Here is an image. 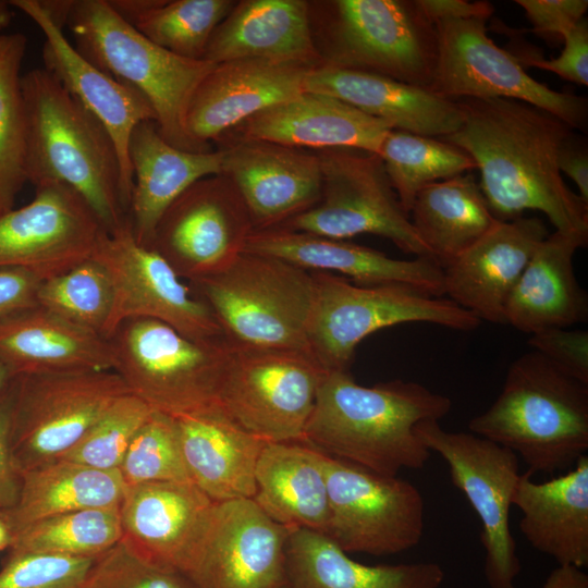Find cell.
Listing matches in <instances>:
<instances>
[{
	"label": "cell",
	"instance_id": "obj_22",
	"mask_svg": "<svg viewBox=\"0 0 588 588\" xmlns=\"http://www.w3.org/2000/svg\"><path fill=\"white\" fill-rule=\"evenodd\" d=\"M315 66L259 59L216 64L195 89L186 111L189 138L203 151L254 114L305 91Z\"/></svg>",
	"mask_w": 588,
	"mask_h": 588
},
{
	"label": "cell",
	"instance_id": "obj_41",
	"mask_svg": "<svg viewBox=\"0 0 588 588\" xmlns=\"http://www.w3.org/2000/svg\"><path fill=\"white\" fill-rule=\"evenodd\" d=\"M234 4L232 0H150L128 24L174 54L204 60L215 29Z\"/></svg>",
	"mask_w": 588,
	"mask_h": 588
},
{
	"label": "cell",
	"instance_id": "obj_47",
	"mask_svg": "<svg viewBox=\"0 0 588 588\" xmlns=\"http://www.w3.org/2000/svg\"><path fill=\"white\" fill-rule=\"evenodd\" d=\"M534 351L542 354L568 376L588 384V332L551 328L531 334Z\"/></svg>",
	"mask_w": 588,
	"mask_h": 588
},
{
	"label": "cell",
	"instance_id": "obj_10",
	"mask_svg": "<svg viewBox=\"0 0 588 588\" xmlns=\"http://www.w3.org/2000/svg\"><path fill=\"white\" fill-rule=\"evenodd\" d=\"M326 371L308 351L231 344L218 405L265 442H303Z\"/></svg>",
	"mask_w": 588,
	"mask_h": 588
},
{
	"label": "cell",
	"instance_id": "obj_21",
	"mask_svg": "<svg viewBox=\"0 0 588 588\" xmlns=\"http://www.w3.org/2000/svg\"><path fill=\"white\" fill-rule=\"evenodd\" d=\"M222 149V174L241 194L255 231L279 228L320 200L322 171L317 152L243 138Z\"/></svg>",
	"mask_w": 588,
	"mask_h": 588
},
{
	"label": "cell",
	"instance_id": "obj_40",
	"mask_svg": "<svg viewBox=\"0 0 588 588\" xmlns=\"http://www.w3.org/2000/svg\"><path fill=\"white\" fill-rule=\"evenodd\" d=\"M122 539L120 506L85 509L37 520L11 537L10 550L97 558Z\"/></svg>",
	"mask_w": 588,
	"mask_h": 588
},
{
	"label": "cell",
	"instance_id": "obj_8",
	"mask_svg": "<svg viewBox=\"0 0 588 588\" xmlns=\"http://www.w3.org/2000/svg\"><path fill=\"white\" fill-rule=\"evenodd\" d=\"M315 302L309 352L327 370L348 371L358 344L371 333L406 322L470 331L480 324L449 298L397 284L366 286L331 272L311 271Z\"/></svg>",
	"mask_w": 588,
	"mask_h": 588
},
{
	"label": "cell",
	"instance_id": "obj_33",
	"mask_svg": "<svg viewBox=\"0 0 588 588\" xmlns=\"http://www.w3.org/2000/svg\"><path fill=\"white\" fill-rule=\"evenodd\" d=\"M513 505L522 513L519 530L537 551L559 566L588 565V455L568 473L536 482L520 475Z\"/></svg>",
	"mask_w": 588,
	"mask_h": 588
},
{
	"label": "cell",
	"instance_id": "obj_4",
	"mask_svg": "<svg viewBox=\"0 0 588 588\" xmlns=\"http://www.w3.org/2000/svg\"><path fill=\"white\" fill-rule=\"evenodd\" d=\"M468 429L515 453L530 475L567 469L588 451V384L542 354L525 353L511 364L495 401L469 420Z\"/></svg>",
	"mask_w": 588,
	"mask_h": 588
},
{
	"label": "cell",
	"instance_id": "obj_45",
	"mask_svg": "<svg viewBox=\"0 0 588 588\" xmlns=\"http://www.w3.org/2000/svg\"><path fill=\"white\" fill-rule=\"evenodd\" d=\"M78 588H195L181 573L147 561L124 540L97 556Z\"/></svg>",
	"mask_w": 588,
	"mask_h": 588
},
{
	"label": "cell",
	"instance_id": "obj_19",
	"mask_svg": "<svg viewBox=\"0 0 588 588\" xmlns=\"http://www.w3.org/2000/svg\"><path fill=\"white\" fill-rule=\"evenodd\" d=\"M105 231L71 187L38 184L32 201L0 213V268L23 269L40 281L53 278L90 258Z\"/></svg>",
	"mask_w": 588,
	"mask_h": 588
},
{
	"label": "cell",
	"instance_id": "obj_51",
	"mask_svg": "<svg viewBox=\"0 0 588 588\" xmlns=\"http://www.w3.org/2000/svg\"><path fill=\"white\" fill-rule=\"evenodd\" d=\"M40 280L23 269L0 268V320L19 309L35 306Z\"/></svg>",
	"mask_w": 588,
	"mask_h": 588
},
{
	"label": "cell",
	"instance_id": "obj_15",
	"mask_svg": "<svg viewBox=\"0 0 588 588\" xmlns=\"http://www.w3.org/2000/svg\"><path fill=\"white\" fill-rule=\"evenodd\" d=\"M330 520L328 536L345 553L395 554L419 543L425 504L418 488L321 452Z\"/></svg>",
	"mask_w": 588,
	"mask_h": 588
},
{
	"label": "cell",
	"instance_id": "obj_24",
	"mask_svg": "<svg viewBox=\"0 0 588 588\" xmlns=\"http://www.w3.org/2000/svg\"><path fill=\"white\" fill-rule=\"evenodd\" d=\"M549 235L538 217L499 220L443 268L444 294L480 321L505 323L507 299L538 245Z\"/></svg>",
	"mask_w": 588,
	"mask_h": 588
},
{
	"label": "cell",
	"instance_id": "obj_37",
	"mask_svg": "<svg viewBox=\"0 0 588 588\" xmlns=\"http://www.w3.org/2000/svg\"><path fill=\"white\" fill-rule=\"evenodd\" d=\"M408 216L442 269L499 222L471 174L424 187L416 195Z\"/></svg>",
	"mask_w": 588,
	"mask_h": 588
},
{
	"label": "cell",
	"instance_id": "obj_18",
	"mask_svg": "<svg viewBox=\"0 0 588 588\" xmlns=\"http://www.w3.org/2000/svg\"><path fill=\"white\" fill-rule=\"evenodd\" d=\"M291 529L253 499L216 502L183 575L195 588H279Z\"/></svg>",
	"mask_w": 588,
	"mask_h": 588
},
{
	"label": "cell",
	"instance_id": "obj_46",
	"mask_svg": "<svg viewBox=\"0 0 588 588\" xmlns=\"http://www.w3.org/2000/svg\"><path fill=\"white\" fill-rule=\"evenodd\" d=\"M95 559L10 550L0 588H78Z\"/></svg>",
	"mask_w": 588,
	"mask_h": 588
},
{
	"label": "cell",
	"instance_id": "obj_44",
	"mask_svg": "<svg viewBox=\"0 0 588 588\" xmlns=\"http://www.w3.org/2000/svg\"><path fill=\"white\" fill-rule=\"evenodd\" d=\"M151 413L143 400L125 394L60 458L102 470H119L134 434Z\"/></svg>",
	"mask_w": 588,
	"mask_h": 588
},
{
	"label": "cell",
	"instance_id": "obj_42",
	"mask_svg": "<svg viewBox=\"0 0 588 588\" xmlns=\"http://www.w3.org/2000/svg\"><path fill=\"white\" fill-rule=\"evenodd\" d=\"M36 304L103 336L113 304L110 277L90 257L59 275L40 281Z\"/></svg>",
	"mask_w": 588,
	"mask_h": 588
},
{
	"label": "cell",
	"instance_id": "obj_56",
	"mask_svg": "<svg viewBox=\"0 0 588 588\" xmlns=\"http://www.w3.org/2000/svg\"><path fill=\"white\" fill-rule=\"evenodd\" d=\"M11 543V535L10 531L4 524V522L0 518V550L4 548H9Z\"/></svg>",
	"mask_w": 588,
	"mask_h": 588
},
{
	"label": "cell",
	"instance_id": "obj_11",
	"mask_svg": "<svg viewBox=\"0 0 588 588\" xmlns=\"http://www.w3.org/2000/svg\"><path fill=\"white\" fill-rule=\"evenodd\" d=\"M14 378L11 453L20 475L63 456L119 397L131 393L113 370Z\"/></svg>",
	"mask_w": 588,
	"mask_h": 588
},
{
	"label": "cell",
	"instance_id": "obj_53",
	"mask_svg": "<svg viewBox=\"0 0 588 588\" xmlns=\"http://www.w3.org/2000/svg\"><path fill=\"white\" fill-rule=\"evenodd\" d=\"M558 166L560 172L577 185L578 195L588 204V152L586 145L578 143L574 133L562 144Z\"/></svg>",
	"mask_w": 588,
	"mask_h": 588
},
{
	"label": "cell",
	"instance_id": "obj_58",
	"mask_svg": "<svg viewBox=\"0 0 588 588\" xmlns=\"http://www.w3.org/2000/svg\"><path fill=\"white\" fill-rule=\"evenodd\" d=\"M279 588H290V587H289V586L286 585V583H285L284 585H282V586L279 587Z\"/></svg>",
	"mask_w": 588,
	"mask_h": 588
},
{
	"label": "cell",
	"instance_id": "obj_17",
	"mask_svg": "<svg viewBox=\"0 0 588 588\" xmlns=\"http://www.w3.org/2000/svg\"><path fill=\"white\" fill-rule=\"evenodd\" d=\"M254 231L241 194L221 173L198 180L169 206L150 247L182 280L193 282L231 265Z\"/></svg>",
	"mask_w": 588,
	"mask_h": 588
},
{
	"label": "cell",
	"instance_id": "obj_34",
	"mask_svg": "<svg viewBox=\"0 0 588 588\" xmlns=\"http://www.w3.org/2000/svg\"><path fill=\"white\" fill-rule=\"evenodd\" d=\"M255 503L275 523L327 535L329 495L321 452L301 442H267L255 468Z\"/></svg>",
	"mask_w": 588,
	"mask_h": 588
},
{
	"label": "cell",
	"instance_id": "obj_12",
	"mask_svg": "<svg viewBox=\"0 0 588 588\" xmlns=\"http://www.w3.org/2000/svg\"><path fill=\"white\" fill-rule=\"evenodd\" d=\"M317 154L322 171L320 200L279 228L341 240L373 234L388 238L406 254L432 258L377 154L353 148Z\"/></svg>",
	"mask_w": 588,
	"mask_h": 588
},
{
	"label": "cell",
	"instance_id": "obj_32",
	"mask_svg": "<svg viewBox=\"0 0 588 588\" xmlns=\"http://www.w3.org/2000/svg\"><path fill=\"white\" fill-rule=\"evenodd\" d=\"M587 234L556 231L536 248L505 307V323L532 334L568 328L588 317V296L574 271V255Z\"/></svg>",
	"mask_w": 588,
	"mask_h": 588
},
{
	"label": "cell",
	"instance_id": "obj_29",
	"mask_svg": "<svg viewBox=\"0 0 588 588\" xmlns=\"http://www.w3.org/2000/svg\"><path fill=\"white\" fill-rule=\"evenodd\" d=\"M191 481L213 502L253 499L255 468L267 442L218 404L174 418Z\"/></svg>",
	"mask_w": 588,
	"mask_h": 588
},
{
	"label": "cell",
	"instance_id": "obj_2",
	"mask_svg": "<svg viewBox=\"0 0 588 588\" xmlns=\"http://www.w3.org/2000/svg\"><path fill=\"white\" fill-rule=\"evenodd\" d=\"M451 408L448 396L418 382L365 387L350 371H326L303 442L375 474L397 476L426 466L431 452L416 427L439 421Z\"/></svg>",
	"mask_w": 588,
	"mask_h": 588
},
{
	"label": "cell",
	"instance_id": "obj_30",
	"mask_svg": "<svg viewBox=\"0 0 588 588\" xmlns=\"http://www.w3.org/2000/svg\"><path fill=\"white\" fill-rule=\"evenodd\" d=\"M133 187L128 220L136 242L150 247L169 206L198 180L222 173L224 150L186 151L169 144L155 121L139 123L128 142Z\"/></svg>",
	"mask_w": 588,
	"mask_h": 588
},
{
	"label": "cell",
	"instance_id": "obj_1",
	"mask_svg": "<svg viewBox=\"0 0 588 588\" xmlns=\"http://www.w3.org/2000/svg\"><path fill=\"white\" fill-rule=\"evenodd\" d=\"M460 127L442 139L463 149L480 171V189L499 220L526 210L556 231L588 235V204L563 180L558 157L574 130L552 113L509 98H460Z\"/></svg>",
	"mask_w": 588,
	"mask_h": 588
},
{
	"label": "cell",
	"instance_id": "obj_35",
	"mask_svg": "<svg viewBox=\"0 0 588 588\" xmlns=\"http://www.w3.org/2000/svg\"><path fill=\"white\" fill-rule=\"evenodd\" d=\"M442 567L434 562L366 565L354 561L328 536L293 528L285 547L290 588H440Z\"/></svg>",
	"mask_w": 588,
	"mask_h": 588
},
{
	"label": "cell",
	"instance_id": "obj_14",
	"mask_svg": "<svg viewBox=\"0 0 588 588\" xmlns=\"http://www.w3.org/2000/svg\"><path fill=\"white\" fill-rule=\"evenodd\" d=\"M488 20L437 22L438 57L429 89L449 99L509 98L558 117L573 130L586 131V98L551 89L532 78L515 54L487 35Z\"/></svg>",
	"mask_w": 588,
	"mask_h": 588
},
{
	"label": "cell",
	"instance_id": "obj_28",
	"mask_svg": "<svg viewBox=\"0 0 588 588\" xmlns=\"http://www.w3.org/2000/svg\"><path fill=\"white\" fill-rule=\"evenodd\" d=\"M259 59L322 64L304 0H243L215 29L204 60L213 64Z\"/></svg>",
	"mask_w": 588,
	"mask_h": 588
},
{
	"label": "cell",
	"instance_id": "obj_36",
	"mask_svg": "<svg viewBox=\"0 0 588 588\" xmlns=\"http://www.w3.org/2000/svg\"><path fill=\"white\" fill-rule=\"evenodd\" d=\"M15 504L0 510L11 537L42 518L85 509L120 506L126 485L119 470L56 460L22 473Z\"/></svg>",
	"mask_w": 588,
	"mask_h": 588
},
{
	"label": "cell",
	"instance_id": "obj_54",
	"mask_svg": "<svg viewBox=\"0 0 588 588\" xmlns=\"http://www.w3.org/2000/svg\"><path fill=\"white\" fill-rule=\"evenodd\" d=\"M540 588H588V576L581 568L558 565Z\"/></svg>",
	"mask_w": 588,
	"mask_h": 588
},
{
	"label": "cell",
	"instance_id": "obj_25",
	"mask_svg": "<svg viewBox=\"0 0 588 588\" xmlns=\"http://www.w3.org/2000/svg\"><path fill=\"white\" fill-rule=\"evenodd\" d=\"M215 503L191 481L126 486L122 540L152 564L183 575Z\"/></svg>",
	"mask_w": 588,
	"mask_h": 588
},
{
	"label": "cell",
	"instance_id": "obj_16",
	"mask_svg": "<svg viewBox=\"0 0 588 588\" xmlns=\"http://www.w3.org/2000/svg\"><path fill=\"white\" fill-rule=\"evenodd\" d=\"M108 272L113 304L103 336L109 339L126 320L162 321L196 341L225 339L210 308L151 247L138 244L130 220L105 231L91 256Z\"/></svg>",
	"mask_w": 588,
	"mask_h": 588
},
{
	"label": "cell",
	"instance_id": "obj_52",
	"mask_svg": "<svg viewBox=\"0 0 588 588\" xmlns=\"http://www.w3.org/2000/svg\"><path fill=\"white\" fill-rule=\"evenodd\" d=\"M417 3L422 13L433 24L443 20H488L494 11L492 4L488 1L417 0Z\"/></svg>",
	"mask_w": 588,
	"mask_h": 588
},
{
	"label": "cell",
	"instance_id": "obj_50",
	"mask_svg": "<svg viewBox=\"0 0 588 588\" xmlns=\"http://www.w3.org/2000/svg\"><path fill=\"white\" fill-rule=\"evenodd\" d=\"M15 392V378L0 392V510L15 504L21 485V476L14 467L11 453V426Z\"/></svg>",
	"mask_w": 588,
	"mask_h": 588
},
{
	"label": "cell",
	"instance_id": "obj_6",
	"mask_svg": "<svg viewBox=\"0 0 588 588\" xmlns=\"http://www.w3.org/2000/svg\"><path fill=\"white\" fill-rule=\"evenodd\" d=\"M187 284L210 308L231 344L309 352L311 271L273 256L243 252L220 272Z\"/></svg>",
	"mask_w": 588,
	"mask_h": 588
},
{
	"label": "cell",
	"instance_id": "obj_31",
	"mask_svg": "<svg viewBox=\"0 0 588 588\" xmlns=\"http://www.w3.org/2000/svg\"><path fill=\"white\" fill-rule=\"evenodd\" d=\"M0 362L13 377L76 370H113L109 339L38 306L0 320Z\"/></svg>",
	"mask_w": 588,
	"mask_h": 588
},
{
	"label": "cell",
	"instance_id": "obj_55",
	"mask_svg": "<svg viewBox=\"0 0 588 588\" xmlns=\"http://www.w3.org/2000/svg\"><path fill=\"white\" fill-rule=\"evenodd\" d=\"M9 1L0 0V30L7 28L12 21V11Z\"/></svg>",
	"mask_w": 588,
	"mask_h": 588
},
{
	"label": "cell",
	"instance_id": "obj_26",
	"mask_svg": "<svg viewBox=\"0 0 588 588\" xmlns=\"http://www.w3.org/2000/svg\"><path fill=\"white\" fill-rule=\"evenodd\" d=\"M391 128L388 122L338 98L303 91L245 120L234 128V139H260L316 151L353 148L378 155Z\"/></svg>",
	"mask_w": 588,
	"mask_h": 588
},
{
	"label": "cell",
	"instance_id": "obj_43",
	"mask_svg": "<svg viewBox=\"0 0 588 588\" xmlns=\"http://www.w3.org/2000/svg\"><path fill=\"white\" fill-rule=\"evenodd\" d=\"M119 471L126 486L149 481H191L175 419L152 411L128 444Z\"/></svg>",
	"mask_w": 588,
	"mask_h": 588
},
{
	"label": "cell",
	"instance_id": "obj_27",
	"mask_svg": "<svg viewBox=\"0 0 588 588\" xmlns=\"http://www.w3.org/2000/svg\"><path fill=\"white\" fill-rule=\"evenodd\" d=\"M305 91L338 98L395 130L419 135L442 138L462 122L456 100L368 72L321 64L307 74Z\"/></svg>",
	"mask_w": 588,
	"mask_h": 588
},
{
	"label": "cell",
	"instance_id": "obj_39",
	"mask_svg": "<svg viewBox=\"0 0 588 588\" xmlns=\"http://www.w3.org/2000/svg\"><path fill=\"white\" fill-rule=\"evenodd\" d=\"M27 39L0 35V213L14 208L27 181V124L21 66Z\"/></svg>",
	"mask_w": 588,
	"mask_h": 588
},
{
	"label": "cell",
	"instance_id": "obj_20",
	"mask_svg": "<svg viewBox=\"0 0 588 588\" xmlns=\"http://www.w3.org/2000/svg\"><path fill=\"white\" fill-rule=\"evenodd\" d=\"M9 3L29 16L44 33L45 70L51 73L112 137L119 155L121 191L128 215L133 187L128 142L139 123L156 121L150 103L135 88L101 71L84 58L66 39L63 28L44 12L37 0H12Z\"/></svg>",
	"mask_w": 588,
	"mask_h": 588
},
{
	"label": "cell",
	"instance_id": "obj_38",
	"mask_svg": "<svg viewBox=\"0 0 588 588\" xmlns=\"http://www.w3.org/2000/svg\"><path fill=\"white\" fill-rule=\"evenodd\" d=\"M378 156L407 213L424 187L477 169L463 149L442 138L395 128L385 134Z\"/></svg>",
	"mask_w": 588,
	"mask_h": 588
},
{
	"label": "cell",
	"instance_id": "obj_7",
	"mask_svg": "<svg viewBox=\"0 0 588 588\" xmlns=\"http://www.w3.org/2000/svg\"><path fill=\"white\" fill-rule=\"evenodd\" d=\"M113 371L152 411L173 418L218 404L226 339L196 341L155 319L121 323L109 338Z\"/></svg>",
	"mask_w": 588,
	"mask_h": 588
},
{
	"label": "cell",
	"instance_id": "obj_3",
	"mask_svg": "<svg viewBox=\"0 0 588 588\" xmlns=\"http://www.w3.org/2000/svg\"><path fill=\"white\" fill-rule=\"evenodd\" d=\"M27 124L26 174L34 186L62 183L112 232L128 220L121 166L103 125L45 69L22 75Z\"/></svg>",
	"mask_w": 588,
	"mask_h": 588
},
{
	"label": "cell",
	"instance_id": "obj_48",
	"mask_svg": "<svg viewBox=\"0 0 588 588\" xmlns=\"http://www.w3.org/2000/svg\"><path fill=\"white\" fill-rule=\"evenodd\" d=\"M564 48L558 58L550 60L534 56L516 57L523 65L552 72L565 81L579 85H588V23L579 21L573 29L563 37Z\"/></svg>",
	"mask_w": 588,
	"mask_h": 588
},
{
	"label": "cell",
	"instance_id": "obj_23",
	"mask_svg": "<svg viewBox=\"0 0 588 588\" xmlns=\"http://www.w3.org/2000/svg\"><path fill=\"white\" fill-rule=\"evenodd\" d=\"M244 252L273 256L308 271L342 275L360 285L397 284L422 294H444L443 269L431 257L396 259L347 240L283 228L254 231Z\"/></svg>",
	"mask_w": 588,
	"mask_h": 588
},
{
	"label": "cell",
	"instance_id": "obj_57",
	"mask_svg": "<svg viewBox=\"0 0 588 588\" xmlns=\"http://www.w3.org/2000/svg\"><path fill=\"white\" fill-rule=\"evenodd\" d=\"M14 377L10 370L0 362V392H2Z\"/></svg>",
	"mask_w": 588,
	"mask_h": 588
},
{
	"label": "cell",
	"instance_id": "obj_49",
	"mask_svg": "<svg viewBox=\"0 0 588 588\" xmlns=\"http://www.w3.org/2000/svg\"><path fill=\"white\" fill-rule=\"evenodd\" d=\"M525 10L534 30L551 36H566L584 19L587 0H516Z\"/></svg>",
	"mask_w": 588,
	"mask_h": 588
},
{
	"label": "cell",
	"instance_id": "obj_9",
	"mask_svg": "<svg viewBox=\"0 0 588 588\" xmlns=\"http://www.w3.org/2000/svg\"><path fill=\"white\" fill-rule=\"evenodd\" d=\"M326 7L322 64L430 87L438 33L417 0H335Z\"/></svg>",
	"mask_w": 588,
	"mask_h": 588
},
{
	"label": "cell",
	"instance_id": "obj_13",
	"mask_svg": "<svg viewBox=\"0 0 588 588\" xmlns=\"http://www.w3.org/2000/svg\"><path fill=\"white\" fill-rule=\"evenodd\" d=\"M416 432L448 464L452 483L466 497L480 523L485 577L490 588H516L522 565L510 528V509L520 478L518 457L471 432L444 430L424 421Z\"/></svg>",
	"mask_w": 588,
	"mask_h": 588
},
{
	"label": "cell",
	"instance_id": "obj_5",
	"mask_svg": "<svg viewBox=\"0 0 588 588\" xmlns=\"http://www.w3.org/2000/svg\"><path fill=\"white\" fill-rule=\"evenodd\" d=\"M66 26L90 63L140 93L161 136L186 151H203L189 138V100L216 64L180 57L154 44L124 21L107 0H74Z\"/></svg>",
	"mask_w": 588,
	"mask_h": 588
}]
</instances>
